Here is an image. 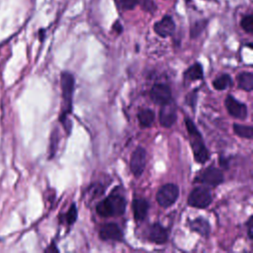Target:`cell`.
<instances>
[{
    "mask_svg": "<svg viewBox=\"0 0 253 253\" xmlns=\"http://www.w3.org/2000/svg\"><path fill=\"white\" fill-rule=\"evenodd\" d=\"M185 124H186V128L189 134L190 144L193 150L195 161L200 164H204L209 160L210 153L204 142L203 136L201 132L198 130V128L196 127L195 124L189 118L185 119Z\"/></svg>",
    "mask_w": 253,
    "mask_h": 253,
    "instance_id": "obj_1",
    "label": "cell"
},
{
    "mask_svg": "<svg viewBox=\"0 0 253 253\" xmlns=\"http://www.w3.org/2000/svg\"><path fill=\"white\" fill-rule=\"evenodd\" d=\"M126 201L123 195L117 193L115 190L106 199L98 203L96 207V211L100 216H118L122 215L126 211Z\"/></svg>",
    "mask_w": 253,
    "mask_h": 253,
    "instance_id": "obj_2",
    "label": "cell"
},
{
    "mask_svg": "<svg viewBox=\"0 0 253 253\" xmlns=\"http://www.w3.org/2000/svg\"><path fill=\"white\" fill-rule=\"evenodd\" d=\"M60 84L62 91L63 107L62 112L59 117V121L65 126L67 116L72 112V97L74 91V77L70 72L63 71L60 75Z\"/></svg>",
    "mask_w": 253,
    "mask_h": 253,
    "instance_id": "obj_3",
    "label": "cell"
},
{
    "mask_svg": "<svg viewBox=\"0 0 253 253\" xmlns=\"http://www.w3.org/2000/svg\"><path fill=\"white\" fill-rule=\"evenodd\" d=\"M179 197V188L173 183H168L159 188L156 193L158 205L164 209L171 207Z\"/></svg>",
    "mask_w": 253,
    "mask_h": 253,
    "instance_id": "obj_4",
    "label": "cell"
},
{
    "mask_svg": "<svg viewBox=\"0 0 253 253\" xmlns=\"http://www.w3.org/2000/svg\"><path fill=\"white\" fill-rule=\"evenodd\" d=\"M194 182L211 187H216L223 182V174L220 169L211 165L210 167L201 171L195 177Z\"/></svg>",
    "mask_w": 253,
    "mask_h": 253,
    "instance_id": "obj_5",
    "label": "cell"
},
{
    "mask_svg": "<svg viewBox=\"0 0 253 253\" xmlns=\"http://www.w3.org/2000/svg\"><path fill=\"white\" fill-rule=\"evenodd\" d=\"M212 202V197L210 190L206 187L195 188L189 195L188 205L197 209H206Z\"/></svg>",
    "mask_w": 253,
    "mask_h": 253,
    "instance_id": "obj_6",
    "label": "cell"
},
{
    "mask_svg": "<svg viewBox=\"0 0 253 253\" xmlns=\"http://www.w3.org/2000/svg\"><path fill=\"white\" fill-rule=\"evenodd\" d=\"M146 164V151L143 147L137 146L131 153L129 168L134 177H139L145 168Z\"/></svg>",
    "mask_w": 253,
    "mask_h": 253,
    "instance_id": "obj_7",
    "label": "cell"
},
{
    "mask_svg": "<svg viewBox=\"0 0 253 253\" xmlns=\"http://www.w3.org/2000/svg\"><path fill=\"white\" fill-rule=\"evenodd\" d=\"M177 121V110L173 100L161 105L159 123L164 127H171Z\"/></svg>",
    "mask_w": 253,
    "mask_h": 253,
    "instance_id": "obj_8",
    "label": "cell"
},
{
    "mask_svg": "<svg viewBox=\"0 0 253 253\" xmlns=\"http://www.w3.org/2000/svg\"><path fill=\"white\" fill-rule=\"evenodd\" d=\"M224 104L228 114L231 117L239 120H244L247 118V115H248L247 106L244 103L239 102L232 95H227V97L225 98Z\"/></svg>",
    "mask_w": 253,
    "mask_h": 253,
    "instance_id": "obj_9",
    "label": "cell"
},
{
    "mask_svg": "<svg viewBox=\"0 0 253 253\" xmlns=\"http://www.w3.org/2000/svg\"><path fill=\"white\" fill-rule=\"evenodd\" d=\"M151 100L158 105H163L172 100V92L168 85L163 83L154 84L150 90Z\"/></svg>",
    "mask_w": 253,
    "mask_h": 253,
    "instance_id": "obj_10",
    "label": "cell"
},
{
    "mask_svg": "<svg viewBox=\"0 0 253 253\" xmlns=\"http://www.w3.org/2000/svg\"><path fill=\"white\" fill-rule=\"evenodd\" d=\"M154 32L161 38H167L174 34L175 23L171 16L165 15L160 21L156 22L153 26Z\"/></svg>",
    "mask_w": 253,
    "mask_h": 253,
    "instance_id": "obj_11",
    "label": "cell"
},
{
    "mask_svg": "<svg viewBox=\"0 0 253 253\" xmlns=\"http://www.w3.org/2000/svg\"><path fill=\"white\" fill-rule=\"evenodd\" d=\"M99 236L102 240H113V241H123L124 234L117 223H106L104 224L100 231Z\"/></svg>",
    "mask_w": 253,
    "mask_h": 253,
    "instance_id": "obj_12",
    "label": "cell"
},
{
    "mask_svg": "<svg viewBox=\"0 0 253 253\" xmlns=\"http://www.w3.org/2000/svg\"><path fill=\"white\" fill-rule=\"evenodd\" d=\"M148 240L155 244H163L168 240V231L160 223H152L148 228Z\"/></svg>",
    "mask_w": 253,
    "mask_h": 253,
    "instance_id": "obj_13",
    "label": "cell"
},
{
    "mask_svg": "<svg viewBox=\"0 0 253 253\" xmlns=\"http://www.w3.org/2000/svg\"><path fill=\"white\" fill-rule=\"evenodd\" d=\"M189 227L192 231L199 233L204 237H208L211 232V225L208 219L199 216L189 221Z\"/></svg>",
    "mask_w": 253,
    "mask_h": 253,
    "instance_id": "obj_14",
    "label": "cell"
},
{
    "mask_svg": "<svg viewBox=\"0 0 253 253\" xmlns=\"http://www.w3.org/2000/svg\"><path fill=\"white\" fill-rule=\"evenodd\" d=\"M131 208H132L134 219L136 221H140L146 217L149 210V204L144 199H133Z\"/></svg>",
    "mask_w": 253,
    "mask_h": 253,
    "instance_id": "obj_15",
    "label": "cell"
},
{
    "mask_svg": "<svg viewBox=\"0 0 253 253\" xmlns=\"http://www.w3.org/2000/svg\"><path fill=\"white\" fill-rule=\"evenodd\" d=\"M203 78H204V70H203V66L200 62L194 63L189 68H187L186 71L184 72L185 81L193 82L196 80H201Z\"/></svg>",
    "mask_w": 253,
    "mask_h": 253,
    "instance_id": "obj_16",
    "label": "cell"
},
{
    "mask_svg": "<svg viewBox=\"0 0 253 253\" xmlns=\"http://www.w3.org/2000/svg\"><path fill=\"white\" fill-rule=\"evenodd\" d=\"M137 119L141 126L148 127L153 124L155 119V114L151 109H143L138 112Z\"/></svg>",
    "mask_w": 253,
    "mask_h": 253,
    "instance_id": "obj_17",
    "label": "cell"
},
{
    "mask_svg": "<svg viewBox=\"0 0 253 253\" xmlns=\"http://www.w3.org/2000/svg\"><path fill=\"white\" fill-rule=\"evenodd\" d=\"M238 87L245 91H251L253 89V74L252 72H242L237 76Z\"/></svg>",
    "mask_w": 253,
    "mask_h": 253,
    "instance_id": "obj_18",
    "label": "cell"
},
{
    "mask_svg": "<svg viewBox=\"0 0 253 253\" xmlns=\"http://www.w3.org/2000/svg\"><path fill=\"white\" fill-rule=\"evenodd\" d=\"M232 84H233V81H232L231 76L229 74H226V73L218 75L212 81V86L216 90H225L228 87L232 86Z\"/></svg>",
    "mask_w": 253,
    "mask_h": 253,
    "instance_id": "obj_19",
    "label": "cell"
},
{
    "mask_svg": "<svg viewBox=\"0 0 253 253\" xmlns=\"http://www.w3.org/2000/svg\"><path fill=\"white\" fill-rule=\"evenodd\" d=\"M233 131L236 135L243 137V138H252L253 130L252 126H244V125H239V124H233Z\"/></svg>",
    "mask_w": 253,
    "mask_h": 253,
    "instance_id": "obj_20",
    "label": "cell"
},
{
    "mask_svg": "<svg viewBox=\"0 0 253 253\" xmlns=\"http://www.w3.org/2000/svg\"><path fill=\"white\" fill-rule=\"evenodd\" d=\"M77 216H78V214H77V208H76V205L73 203V204L70 206V208H69V210L67 211V212L65 213V216H64V217H65L66 223H67L68 225L73 224V223L76 221Z\"/></svg>",
    "mask_w": 253,
    "mask_h": 253,
    "instance_id": "obj_21",
    "label": "cell"
},
{
    "mask_svg": "<svg viewBox=\"0 0 253 253\" xmlns=\"http://www.w3.org/2000/svg\"><path fill=\"white\" fill-rule=\"evenodd\" d=\"M240 26L241 28L246 32V33H252L253 32V17L251 14L245 15L241 21H240Z\"/></svg>",
    "mask_w": 253,
    "mask_h": 253,
    "instance_id": "obj_22",
    "label": "cell"
},
{
    "mask_svg": "<svg viewBox=\"0 0 253 253\" xmlns=\"http://www.w3.org/2000/svg\"><path fill=\"white\" fill-rule=\"evenodd\" d=\"M205 27H206V22H205V21L197 22V23L191 28V37H192L193 39L199 37V35L203 32V30L205 29Z\"/></svg>",
    "mask_w": 253,
    "mask_h": 253,
    "instance_id": "obj_23",
    "label": "cell"
},
{
    "mask_svg": "<svg viewBox=\"0 0 253 253\" xmlns=\"http://www.w3.org/2000/svg\"><path fill=\"white\" fill-rule=\"evenodd\" d=\"M57 141H58L57 129H54V131L51 133V136H50V146H49V152H50V155H49V157H52V156H53V154H54V152L56 151Z\"/></svg>",
    "mask_w": 253,
    "mask_h": 253,
    "instance_id": "obj_24",
    "label": "cell"
},
{
    "mask_svg": "<svg viewBox=\"0 0 253 253\" xmlns=\"http://www.w3.org/2000/svg\"><path fill=\"white\" fill-rule=\"evenodd\" d=\"M141 7L144 11H147V12H151L153 13L155 10H156V5L155 3L152 1V0H142V4H141Z\"/></svg>",
    "mask_w": 253,
    "mask_h": 253,
    "instance_id": "obj_25",
    "label": "cell"
},
{
    "mask_svg": "<svg viewBox=\"0 0 253 253\" xmlns=\"http://www.w3.org/2000/svg\"><path fill=\"white\" fill-rule=\"evenodd\" d=\"M138 4V0H121V5L125 10H132Z\"/></svg>",
    "mask_w": 253,
    "mask_h": 253,
    "instance_id": "obj_26",
    "label": "cell"
},
{
    "mask_svg": "<svg viewBox=\"0 0 253 253\" xmlns=\"http://www.w3.org/2000/svg\"><path fill=\"white\" fill-rule=\"evenodd\" d=\"M186 102H187V104H188L189 106H191V107H193V108L195 107L196 102H197L196 90L193 91V92H191V93H189V94L187 95V97H186Z\"/></svg>",
    "mask_w": 253,
    "mask_h": 253,
    "instance_id": "obj_27",
    "label": "cell"
},
{
    "mask_svg": "<svg viewBox=\"0 0 253 253\" xmlns=\"http://www.w3.org/2000/svg\"><path fill=\"white\" fill-rule=\"evenodd\" d=\"M252 216H250L246 222V226H247V234H248V238L252 239L253 238V221H252Z\"/></svg>",
    "mask_w": 253,
    "mask_h": 253,
    "instance_id": "obj_28",
    "label": "cell"
},
{
    "mask_svg": "<svg viewBox=\"0 0 253 253\" xmlns=\"http://www.w3.org/2000/svg\"><path fill=\"white\" fill-rule=\"evenodd\" d=\"M113 30L116 31L117 34H121L123 32V26L121 25V23L119 21H116L113 25Z\"/></svg>",
    "mask_w": 253,
    "mask_h": 253,
    "instance_id": "obj_29",
    "label": "cell"
},
{
    "mask_svg": "<svg viewBox=\"0 0 253 253\" xmlns=\"http://www.w3.org/2000/svg\"><path fill=\"white\" fill-rule=\"evenodd\" d=\"M44 33H45V30H43V29L40 30L39 35H40V39H41V41H42V40H43V38H44Z\"/></svg>",
    "mask_w": 253,
    "mask_h": 253,
    "instance_id": "obj_30",
    "label": "cell"
},
{
    "mask_svg": "<svg viewBox=\"0 0 253 253\" xmlns=\"http://www.w3.org/2000/svg\"><path fill=\"white\" fill-rule=\"evenodd\" d=\"M50 250H52V251H56V252L58 251V250L56 249V247H54V245H53V244H52V245H50V247H49V248H46V249H45V251H50Z\"/></svg>",
    "mask_w": 253,
    "mask_h": 253,
    "instance_id": "obj_31",
    "label": "cell"
}]
</instances>
